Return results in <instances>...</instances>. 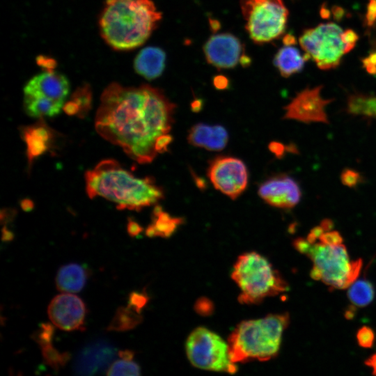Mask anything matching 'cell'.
Returning a JSON list of instances; mask_svg holds the SVG:
<instances>
[{
    "label": "cell",
    "mask_w": 376,
    "mask_h": 376,
    "mask_svg": "<svg viewBox=\"0 0 376 376\" xmlns=\"http://www.w3.org/2000/svg\"><path fill=\"white\" fill-rule=\"evenodd\" d=\"M183 223V219L171 217L163 211L160 205H156L152 212V223L148 226L146 234L148 237H170Z\"/></svg>",
    "instance_id": "obj_21"
},
{
    "label": "cell",
    "mask_w": 376,
    "mask_h": 376,
    "mask_svg": "<svg viewBox=\"0 0 376 376\" xmlns=\"http://www.w3.org/2000/svg\"><path fill=\"white\" fill-rule=\"evenodd\" d=\"M367 19L370 25L376 20V0H371L368 6Z\"/></svg>",
    "instance_id": "obj_37"
},
{
    "label": "cell",
    "mask_w": 376,
    "mask_h": 376,
    "mask_svg": "<svg viewBox=\"0 0 376 376\" xmlns=\"http://www.w3.org/2000/svg\"><path fill=\"white\" fill-rule=\"evenodd\" d=\"M24 109L36 118L59 113L70 92V83L63 74L46 70L32 77L24 88Z\"/></svg>",
    "instance_id": "obj_8"
},
{
    "label": "cell",
    "mask_w": 376,
    "mask_h": 376,
    "mask_svg": "<svg viewBox=\"0 0 376 376\" xmlns=\"http://www.w3.org/2000/svg\"><path fill=\"white\" fill-rule=\"evenodd\" d=\"M268 148L277 157H281L284 153L285 147L279 142L272 141L269 144Z\"/></svg>",
    "instance_id": "obj_36"
},
{
    "label": "cell",
    "mask_w": 376,
    "mask_h": 376,
    "mask_svg": "<svg viewBox=\"0 0 376 376\" xmlns=\"http://www.w3.org/2000/svg\"><path fill=\"white\" fill-rule=\"evenodd\" d=\"M258 194L269 205L283 209L295 207L301 196L297 182L285 175L273 176L266 180L259 186Z\"/></svg>",
    "instance_id": "obj_14"
},
{
    "label": "cell",
    "mask_w": 376,
    "mask_h": 376,
    "mask_svg": "<svg viewBox=\"0 0 376 376\" xmlns=\"http://www.w3.org/2000/svg\"><path fill=\"white\" fill-rule=\"evenodd\" d=\"M72 100L79 107L78 116L84 118L88 112L91 104V93L87 88H79L73 94Z\"/></svg>",
    "instance_id": "obj_28"
},
{
    "label": "cell",
    "mask_w": 376,
    "mask_h": 376,
    "mask_svg": "<svg viewBox=\"0 0 376 376\" xmlns=\"http://www.w3.org/2000/svg\"><path fill=\"white\" fill-rule=\"evenodd\" d=\"M173 141V136L168 134L160 136L155 143V150L157 154L166 152Z\"/></svg>",
    "instance_id": "obj_33"
},
{
    "label": "cell",
    "mask_w": 376,
    "mask_h": 376,
    "mask_svg": "<svg viewBox=\"0 0 376 376\" xmlns=\"http://www.w3.org/2000/svg\"><path fill=\"white\" fill-rule=\"evenodd\" d=\"M148 301V297L146 292H132L129 295L127 306L140 313Z\"/></svg>",
    "instance_id": "obj_30"
},
{
    "label": "cell",
    "mask_w": 376,
    "mask_h": 376,
    "mask_svg": "<svg viewBox=\"0 0 376 376\" xmlns=\"http://www.w3.org/2000/svg\"><path fill=\"white\" fill-rule=\"evenodd\" d=\"M49 318L54 326L63 331L83 329L86 308L77 295L63 293L51 301L47 308Z\"/></svg>",
    "instance_id": "obj_13"
},
{
    "label": "cell",
    "mask_w": 376,
    "mask_h": 376,
    "mask_svg": "<svg viewBox=\"0 0 376 376\" xmlns=\"http://www.w3.org/2000/svg\"><path fill=\"white\" fill-rule=\"evenodd\" d=\"M22 127L21 136L26 145V155L30 167L35 159L47 151L53 142L54 133L43 120Z\"/></svg>",
    "instance_id": "obj_17"
},
{
    "label": "cell",
    "mask_w": 376,
    "mask_h": 376,
    "mask_svg": "<svg viewBox=\"0 0 376 376\" xmlns=\"http://www.w3.org/2000/svg\"><path fill=\"white\" fill-rule=\"evenodd\" d=\"M340 179L345 185L354 187L359 182L360 175L354 170L345 169L341 173Z\"/></svg>",
    "instance_id": "obj_32"
},
{
    "label": "cell",
    "mask_w": 376,
    "mask_h": 376,
    "mask_svg": "<svg viewBox=\"0 0 376 376\" xmlns=\"http://www.w3.org/2000/svg\"><path fill=\"white\" fill-rule=\"evenodd\" d=\"M289 320V315L283 313L240 322L228 338L231 361L237 363L273 358L279 350Z\"/></svg>",
    "instance_id": "obj_5"
},
{
    "label": "cell",
    "mask_w": 376,
    "mask_h": 376,
    "mask_svg": "<svg viewBox=\"0 0 376 376\" xmlns=\"http://www.w3.org/2000/svg\"><path fill=\"white\" fill-rule=\"evenodd\" d=\"M374 333L367 327L361 328L357 335L359 344L363 347H370L374 341Z\"/></svg>",
    "instance_id": "obj_31"
},
{
    "label": "cell",
    "mask_w": 376,
    "mask_h": 376,
    "mask_svg": "<svg viewBox=\"0 0 376 376\" xmlns=\"http://www.w3.org/2000/svg\"><path fill=\"white\" fill-rule=\"evenodd\" d=\"M15 214V213H13L12 210L8 211L7 210H3L1 214V223L7 224L8 222L10 221L13 219Z\"/></svg>",
    "instance_id": "obj_38"
},
{
    "label": "cell",
    "mask_w": 376,
    "mask_h": 376,
    "mask_svg": "<svg viewBox=\"0 0 376 376\" xmlns=\"http://www.w3.org/2000/svg\"><path fill=\"white\" fill-rule=\"evenodd\" d=\"M231 277L240 290L241 304H258L288 289V284L263 256L249 252L240 256Z\"/></svg>",
    "instance_id": "obj_6"
},
{
    "label": "cell",
    "mask_w": 376,
    "mask_h": 376,
    "mask_svg": "<svg viewBox=\"0 0 376 376\" xmlns=\"http://www.w3.org/2000/svg\"><path fill=\"white\" fill-rule=\"evenodd\" d=\"M187 141L195 147L203 148L211 151H219L227 145L228 134L222 125H210L199 123L190 128L187 135Z\"/></svg>",
    "instance_id": "obj_18"
},
{
    "label": "cell",
    "mask_w": 376,
    "mask_h": 376,
    "mask_svg": "<svg viewBox=\"0 0 376 376\" xmlns=\"http://www.w3.org/2000/svg\"><path fill=\"white\" fill-rule=\"evenodd\" d=\"M321 89L322 86H316L299 93L285 107L284 118L304 123H328L325 108L332 100L323 98Z\"/></svg>",
    "instance_id": "obj_12"
},
{
    "label": "cell",
    "mask_w": 376,
    "mask_h": 376,
    "mask_svg": "<svg viewBox=\"0 0 376 376\" xmlns=\"http://www.w3.org/2000/svg\"><path fill=\"white\" fill-rule=\"evenodd\" d=\"M162 18L151 0H106L99 19L101 36L116 50L141 46Z\"/></svg>",
    "instance_id": "obj_4"
},
{
    "label": "cell",
    "mask_w": 376,
    "mask_h": 376,
    "mask_svg": "<svg viewBox=\"0 0 376 376\" xmlns=\"http://www.w3.org/2000/svg\"><path fill=\"white\" fill-rule=\"evenodd\" d=\"M202 105L203 103L201 100H195L191 104V110L196 113L199 112L202 109Z\"/></svg>",
    "instance_id": "obj_44"
},
{
    "label": "cell",
    "mask_w": 376,
    "mask_h": 376,
    "mask_svg": "<svg viewBox=\"0 0 376 376\" xmlns=\"http://www.w3.org/2000/svg\"><path fill=\"white\" fill-rule=\"evenodd\" d=\"M90 198L97 196L115 203L118 210L140 211L164 198L163 189L152 177L136 178L118 162L104 159L85 173Z\"/></svg>",
    "instance_id": "obj_3"
},
{
    "label": "cell",
    "mask_w": 376,
    "mask_h": 376,
    "mask_svg": "<svg viewBox=\"0 0 376 376\" xmlns=\"http://www.w3.org/2000/svg\"><path fill=\"white\" fill-rule=\"evenodd\" d=\"M175 108L159 88L146 84L127 87L113 82L101 95L95 130L133 160L148 164L157 155V139L172 127Z\"/></svg>",
    "instance_id": "obj_1"
},
{
    "label": "cell",
    "mask_w": 376,
    "mask_h": 376,
    "mask_svg": "<svg viewBox=\"0 0 376 376\" xmlns=\"http://www.w3.org/2000/svg\"><path fill=\"white\" fill-rule=\"evenodd\" d=\"M116 349L106 340L99 339L85 345L77 354L73 370L77 375H91L108 369Z\"/></svg>",
    "instance_id": "obj_15"
},
{
    "label": "cell",
    "mask_w": 376,
    "mask_h": 376,
    "mask_svg": "<svg viewBox=\"0 0 376 376\" xmlns=\"http://www.w3.org/2000/svg\"><path fill=\"white\" fill-rule=\"evenodd\" d=\"M207 175L214 188L233 200L238 198L248 184V170L239 158L220 155L209 164Z\"/></svg>",
    "instance_id": "obj_11"
},
{
    "label": "cell",
    "mask_w": 376,
    "mask_h": 376,
    "mask_svg": "<svg viewBox=\"0 0 376 376\" xmlns=\"http://www.w3.org/2000/svg\"><path fill=\"white\" fill-rule=\"evenodd\" d=\"M87 276L86 270L79 264L63 265L56 274V288L62 292H78L85 285Z\"/></svg>",
    "instance_id": "obj_20"
},
{
    "label": "cell",
    "mask_w": 376,
    "mask_h": 376,
    "mask_svg": "<svg viewBox=\"0 0 376 376\" xmlns=\"http://www.w3.org/2000/svg\"><path fill=\"white\" fill-rule=\"evenodd\" d=\"M185 347L190 363L198 368L230 374L237 370L231 361L228 344L205 327H198L189 334Z\"/></svg>",
    "instance_id": "obj_10"
},
{
    "label": "cell",
    "mask_w": 376,
    "mask_h": 376,
    "mask_svg": "<svg viewBox=\"0 0 376 376\" xmlns=\"http://www.w3.org/2000/svg\"><path fill=\"white\" fill-rule=\"evenodd\" d=\"M347 110L352 114L376 116V97L352 95L348 100Z\"/></svg>",
    "instance_id": "obj_25"
},
{
    "label": "cell",
    "mask_w": 376,
    "mask_h": 376,
    "mask_svg": "<svg viewBox=\"0 0 376 376\" xmlns=\"http://www.w3.org/2000/svg\"><path fill=\"white\" fill-rule=\"evenodd\" d=\"M165 52L156 47L142 49L135 57L134 68L135 71L148 80H152L160 76L164 69Z\"/></svg>",
    "instance_id": "obj_19"
},
{
    "label": "cell",
    "mask_w": 376,
    "mask_h": 376,
    "mask_svg": "<svg viewBox=\"0 0 376 376\" xmlns=\"http://www.w3.org/2000/svg\"><path fill=\"white\" fill-rule=\"evenodd\" d=\"M54 327L49 323H42L32 335L33 339L40 347L52 343Z\"/></svg>",
    "instance_id": "obj_29"
},
{
    "label": "cell",
    "mask_w": 376,
    "mask_h": 376,
    "mask_svg": "<svg viewBox=\"0 0 376 376\" xmlns=\"http://www.w3.org/2000/svg\"><path fill=\"white\" fill-rule=\"evenodd\" d=\"M245 27L252 40L269 42L283 32L288 11L282 0H241Z\"/></svg>",
    "instance_id": "obj_9"
},
{
    "label": "cell",
    "mask_w": 376,
    "mask_h": 376,
    "mask_svg": "<svg viewBox=\"0 0 376 376\" xmlns=\"http://www.w3.org/2000/svg\"><path fill=\"white\" fill-rule=\"evenodd\" d=\"M41 350L45 363L55 370L65 366L71 357L69 352H60L52 343L42 347Z\"/></svg>",
    "instance_id": "obj_26"
},
{
    "label": "cell",
    "mask_w": 376,
    "mask_h": 376,
    "mask_svg": "<svg viewBox=\"0 0 376 376\" xmlns=\"http://www.w3.org/2000/svg\"><path fill=\"white\" fill-rule=\"evenodd\" d=\"M107 375H139L140 366L134 361L120 359L113 361L108 368Z\"/></svg>",
    "instance_id": "obj_27"
},
{
    "label": "cell",
    "mask_w": 376,
    "mask_h": 376,
    "mask_svg": "<svg viewBox=\"0 0 376 376\" xmlns=\"http://www.w3.org/2000/svg\"><path fill=\"white\" fill-rule=\"evenodd\" d=\"M307 55L302 56L296 47L290 45L281 48L277 52L274 64L283 77H287L300 71L304 65Z\"/></svg>",
    "instance_id": "obj_22"
},
{
    "label": "cell",
    "mask_w": 376,
    "mask_h": 376,
    "mask_svg": "<svg viewBox=\"0 0 376 376\" xmlns=\"http://www.w3.org/2000/svg\"><path fill=\"white\" fill-rule=\"evenodd\" d=\"M365 363L372 369L373 373L376 375V352L370 357Z\"/></svg>",
    "instance_id": "obj_41"
},
{
    "label": "cell",
    "mask_w": 376,
    "mask_h": 376,
    "mask_svg": "<svg viewBox=\"0 0 376 376\" xmlns=\"http://www.w3.org/2000/svg\"><path fill=\"white\" fill-rule=\"evenodd\" d=\"M214 84L218 89H224L228 86V81L223 77H218L214 79Z\"/></svg>",
    "instance_id": "obj_40"
},
{
    "label": "cell",
    "mask_w": 376,
    "mask_h": 376,
    "mask_svg": "<svg viewBox=\"0 0 376 376\" xmlns=\"http://www.w3.org/2000/svg\"><path fill=\"white\" fill-rule=\"evenodd\" d=\"M14 238L13 233L9 230L6 226L2 228V240L4 242H10Z\"/></svg>",
    "instance_id": "obj_42"
},
{
    "label": "cell",
    "mask_w": 376,
    "mask_h": 376,
    "mask_svg": "<svg viewBox=\"0 0 376 376\" xmlns=\"http://www.w3.org/2000/svg\"><path fill=\"white\" fill-rule=\"evenodd\" d=\"M143 321L142 315L127 306L117 308L107 331H127L136 327Z\"/></svg>",
    "instance_id": "obj_23"
},
{
    "label": "cell",
    "mask_w": 376,
    "mask_h": 376,
    "mask_svg": "<svg viewBox=\"0 0 376 376\" xmlns=\"http://www.w3.org/2000/svg\"><path fill=\"white\" fill-rule=\"evenodd\" d=\"M127 230L130 237H136L143 231V228L135 221L129 219Z\"/></svg>",
    "instance_id": "obj_34"
},
{
    "label": "cell",
    "mask_w": 376,
    "mask_h": 376,
    "mask_svg": "<svg viewBox=\"0 0 376 376\" xmlns=\"http://www.w3.org/2000/svg\"><path fill=\"white\" fill-rule=\"evenodd\" d=\"M295 248L312 262L311 276L335 289L349 288L359 276L361 259L351 260L340 234L331 220L314 227L306 237L294 242Z\"/></svg>",
    "instance_id": "obj_2"
},
{
    "label": "cell",
    "mask_w": 376,
    "mask_h": 376,
    "mask_svg": "<svg viewBox=\"0 0 376 376\" xmlns=\"http://www.w3.org/2000/svg\"><path fill=\"white\" fill-rule=\"evenodd\" d=\"M357 34L343 30L333 22L323 23L308 29L299 38V44L308 58L322 70L336 67L343 55L355 45Z\"/></svg>",
    "instance_id": "obj_7"
},
{
    "label": "cell",
    "mask_w": 376,
    "mask_h": 376,
    "mask_svg": "<svg viewBox=\"0 0 376 376\" xmlns=\"http://www.w3.org/2000/svg\"><path fill=\"white\" fill-rule=\"evenodd\" d=\"M347 295L352 304L359 307L365 306L373 299V287L368 281L356 280L349 287Z\"/></svg>",
    "instance_id": "obj_24"
},
{
    "label": "cell",
    "mask_w": 376,
    "mask_h": 376,
    "mask_svg": "<svg viewBox=\"0 0 376 376\" xmlns=\"http://www.w3.org/2000/svg\"><path fill=\"white\" fill-rule=\"evenodd\" d=\"M363 64L368 72L376 73V52L371 54L363 61Z\"/></svg>",
    "instance_id": "obj_35"
},
{
    "label": "cell",
    "mask_w": 376,
    "mask_h": 376,
    "mask_svg": "<svg viewBox=\"0 0 376 376\" xmlns=\"http://www.w3.org/2000/svg\"><path fill=\"white\" fill-rule=\"evenodd\" d=\"M21 207L26 212L31 211L33 208V203L29 199H24L21 202Z\"/></svg>",
    "instance_id": "obj_43"
},
{
    "label": "cell",
    "mask_w": 376,
    "mask_h": 376,
    "mask_svg": "<svg viewBox=\"0 0 376 376\" xmlns=\"http://www.w3.org/2000/svg\"><path fill=\"white\" fill-rule=\"evenodd\" d=\"M118 355L122 359L132 361L134 357V352L130 350H120Z\"/></svg>",
    "instance_id": "obj_39"
},
{
    "label": "cell",
    "mask_w": 376,
    "mask_h": 376,
    "mask_svg": "<svg viewBox=\"0 0 376 376\" xmlns=\"http://www.w3.org/2000/svg\"><path fill=\"white\" fill-rule=\"evenodd\" d=\"M203 50L207 61L218 68H232L244 59L240 41L230 33L212 36Z\"/></svg>",
    "instance_id": "obj_16"
}]
</instances>
